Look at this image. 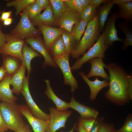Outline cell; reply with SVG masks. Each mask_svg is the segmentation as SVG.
<instances>
[{
    "instance_id": "6da1fadb",
    "label": "cell",
    "mask_w": 132,
    "mask_h": 132,
    "mask_svg": "<svg viewBox=\"0 0 132 132\" xmlns=\"http://www.w3.org/2000/svg\"><path fill=\"white\" fill-rule=\"evenodd\" d=\"M107 66L109 88L105 96L108 100L117 104L125 103L130 99L128 92L129 74L121 66L114 63L111 62Z\"/></svg>"
},
{
    "instance_id": "7a4b0ae2",
    "label": "cell",
    "mask_w": 132,
    "mask_h": 132,
    "mask_svg": "<svg viewBox=\"0 0 132 132\" xmlns=\"http://www.w3.org/2000/svg\"><path fill=\"white\" fill-rule=\"evenodd\" d=\"M100 26L98 14L95 18L88 23L83 36L76 45L71 55L74 59L83 56L95 44L100 34Z\"/></svg>"
},
{
    "instance_id": "3957f363",
    "label": "cell",
    "mask_w": 132,
    "mask_h": 132,
    "mask_svg": "<svg viewBox=\"0 0 132 132\" xmlns=\"http://www.w3.org/2000/svg\"><path fill=\"white\" fill-rule=\"evenodd\" d=\"M0 110L8 129L19 131L25 125L19 105L16 102H0Z\"/></svg>"
},
{
    "instance_id": "277c9868",
    "label": "cell",
    "mask_w": 132,
    "mask_h": 132,
    "mask_svg": "<svg viewBox=\"0 0 132 132\" xmlns=\"http://www.w3.org/2000/svg\"><path fill=\"white\" fill-rule=\"evenodd\" d=\"M40 33V30L34 27L24 9L18 24L9 34H6V42L12 39L37 37Z\"/></svg>"
},
{
    "instance_id": "5b68a950",
    "label": "cell",
    "mask_w": 132,
    "mask_h": 132,
    "mask_svg": "<svg viewBox=\"0 0 132 132\" xmlns=\"http://www.w3.org/2000/svg\"><path fill=\"white\" fill-rule=\"evenodd\" d=\"M105 33L103 30L98 40L94 45L82 56L77 59L73 65L70 67L72 70H78L83 65L91 59L94 57L105 58V52L110 46L104 43Z\"/></svg>"
},
{
    "instance_id": "8992f818",
    "label": "cell",
    "mask_w": 132,
    "mask_h": 132,
    "mask_svg": "<svg viewBox=\"0 0 132 132\" xmlns=\"http://www.w3.org/2000/svg\"><path fill=\"white\" fill-rule=\"evenodd\" d=\"M49 122L45 132H55L65 127L68 118L72 112L70 110H59L53 107H49Z\"/></svg>"
},
{
    "instance_id": "52a82bcc",
    "label": "cell",
    "mask_w": 132,
    "mask_h": 132,
    "mask_svg": "<svg viewBox=\"0 0 132 132\" xmlns=\"http://www.w3.org/2000/svg\"><path fill=\"white\" fill-rule=\"evenodd\" d=\"M70 55L66 54L59 58L53 59L62 72L64 77V84L70 85L71 91L74 92L78 89L79 87L77 81L71 71L69 63Z\"/></svg>"
},
{
    "instance_id": "ba28073f",
    "label": "cell",
    "mask_w": 132,
    "mask_h": 132,
    "mask_svg": "<svg viewBox=\"0 0 132 132\" xmlns=\"http://www.w3.org/2000/svg\"><path fill=\"white\" fill-rule=\"evenodd\" d=\"M28 78L25 76L22 84L21 93L24 97L27 105L32 114L35 117L45 120H48L49 115L42 110L33 100L30 93Z\"/></svg>"
},
{
    "instance_id": "9c48e42d",
    "label": "cell",
    "mask_w": 132,
    "mask_h": 132,
    "mask_svg": "<svg viewBox=\"0 0 132 132\" xmlns=\"http://www.w3.org/2000/svg\"><path fill=\"white\" fill-rule=\"evenodd\" d=\"M25 41L32 49L36 50L44 57V61L43 63V68H44L47 66L55 68L58 67L49 52L46 48L44 43L38 37L26 38Z\"/></svg>"
},
{
    "instance_id": "30bf717a",
    "label": "cell",
    "mask_w": 132,
    "mask_h": 132,
    "mask_svg": "<svg viewBox=\"0 0 132 132\" xmlns=\"http://www.w3.org/2000/svg\"><path fill=\"white\" fill-rule=\"evenodd\" d=\"M118 18L117 13L114 12L107 20L103 29L105 33L104 43L109 46L113 45L116 41H123V40L118 36L117 30L115 25L116 20Z\"/></svg>"
},
{
    "instance_id": "8fae6325",
    "label": "cell",
    "mask_w": 132,
    "mask_h": 132,
    "mask_svg": "<svg viewBox=\"0 0 132 132\" xmlns=\"http://www.w3.org/2000/svg\"><path fill=\"white\" fill-rule=\"evenodd\" d=\"M22 115L27 119L34 132H45L49 122L48 120H45L36 117L31 113L27 105H19Z\"/></svg>"
},
{
    "instance_id": "7c38bea8",
    "label": "cell",
    "mask_w": 132,
    "mask_h": 132,
    "mask_svg": "<svg viewBox=\"0 0 132 132\" xmlns=\"http://www.w3.org/2000/svg\"><path fill=\"white\" fill-rule=\"evenodd\" d=\"M37 26L43 34L45 47L49 52L53 42L65 31L61 28H55L42 24Z\"/></svg>"
},
{
    "instance_id": "4fadbf2b",
    "label": "cell",
    "mask_w": 132,
    "mask_h": 132,
    "mask_svg": "<svg viewBox=\"0 0 132 132\" xmlns=\"http://www.w3.org/2000/svg\"><path fill=\"white\" fill-rule=\"evenodd\" d=\"M25 42L24 39H12L8 41L3 46L0 48V53L16 57L22 61V49Z\"/></svg>"
},
{
    "instance_id": "5bb4252c",
    "label": "cell",
    "mask_w": 132,
    "mask_h": 132,
    "mask_svg": "<svg viewBox=\"0 0 132 132\" xmlns=\"http://www.w3.org/2000/svg\"><path fill=\"white\" fill-rule=\"evenodd\" d=\"M88 62L91 66L89 72L86 75L88 79L93 77L98 76L109 81V76L104 69V67L107 69L108 66L104 63L102 58L94 57L89 60Z\"/></svg>"
},
{
    "instance_id": "9a60e30c",
    "label": "cell",
    "mask_w": 132,
    "mask_h": 132,
    "mask_svg": "<svg viewBox=\"0 0 132 132\" xmlns=\"http://www.w3.org/2000/svg\"><path fill=\"white\" fill-rule=\"evenodd\" d=\"M81 19L80 14L69 10L65 12L58 21L60 28L71 33L73 26L78 24Z\"/></svg>"
},
{
    "instance_id": "2e32d148",
    "label": "cell",
    "mask_w": 132,
    "mask_h": 132,
    "mask_svg": "<svg viewBox=\"0 0 132 132\" xmlns=\"http://www.w3.org/2000/svg\"><path fill=\"white\" fill-rule=\"evenodd\" d=\"M69 108L75 110L80 115L81 119L92 118L96 119L99 114L97 110L81 104L76 101L74 97L73 93L70 101L69 103Z\"/></svg>"
},
{
    "instance_id": "e0dca14e",
    "label": "cell",
    "mask_w": 132,
    "mask_h": 132,
    "mask_svg": "<svg viewBox=\"0 0 132 132\" xmlns=\"http://www.w3.org/2000/svg\"><path fill=\"white\" fill-rule=\"evenodd\" d=\"M79 75L89 86L90 90L89 96L90 100L93 101L96 98L99 91L102 88L109 86V82L106 80H99L98 77L95 78L94 81L90 80L86 77L84 72L80 71Z\"/></svg>"
},
{
    "instance_id": "ac0fdd59",
    "label": "cell",
    "mask_w": 132,
    "mask_h": 132,
    "mask_svg": "<svg viewBox=\"0 0 132 132\" xmlns=\"http://www.w3.org/2000/svg\"><path fill=\"white\" fill-rule=\"evenodd\" d=\"M11 77L7 76L0 82V101L10 103L15 102L18 98L13 95L10 88Z\"/></svg>"
},
{
    "instance_id": "d6986e66",
    "label": "cell",
    "mask_w": 132,
    "mask_h": 132,
    "mask_svg": "<svg viewBox=\"0 0 132 132\" xmlns=\"http://www.w3.org/2000/svg\"><path fill=\"white\" fill-rule=\"evenodd\" d=\"M2 66L5 69L7 76L12 77L20 68L22 61L12 56L4 54H2Z\"/></svg>"
},
{
    "instance_id": "ffe728a7",
    "label": "cell",
    "mask_w": 132,
    "mask_h": 132,
    "mask_svg": "<svg viewBox=\"0 0 132 132\" xmlns=\"http://www.w3.org/2000/svg\"><path fill=\"white\" fill-rule=\"evenodd\" d=\"M34 26L40 24L50 26L55 24L56 21L54 18L51 4L45 9L43 12L40 14L31 21Z\"/></svg>"
},
{
    "instance_id": "44dd1931",
    "label": "cell",
    "mask_w": 132,
    "mask_h": 132,
    "mask_svg": "<svg viewBox=\"0 0 132 132\" xmlns=\"http://www.w3.org/2000/svg\"><path fill=\"white\" fill-rule=\"evenodd\" d=\"M26 69L24 63L22 61L19 69L12 77L10 81V85L13 86L11 90L13 94L19 95L21 93L23 81L25 76Z\"/></svg>"
},
{
    "instance_id": "7402d4cb",
    "label": "cell",
    "mask_w": 132,
    "mask_h": 132,
    "mask_svg": "<svg viewBox=\"0 0 132 132\" xmlns=\"http://www.w3.org/2000/svg\"><path fill=\"white\" fill-rule=\"evenodd\" d=\"M46 88L45 93L49 99H51L55 104L56 109L60 111H66L69 108V103L66 102L58 97L54 92L50 81L44 79Z\"/></svg>"
},
{
    "instance_id": "603a6c76",
    "label": "cell",
    "mask_w": 132,
    "mask_h": 132,
    "mask_svg": "<svg viewBox=\"0 0 132 132\" xmlns=\"http://www.w3.org/2000/svg\"><path fill=\"white\" fill-rule=\"evenodd\" d=\"M23 60L27 71V77L29 79L30 74L32 71L31 65L32 60L36 57H41L42 55L24 43L22 48Z\"/></svg>"
},
{
    "instance_id": "cb8c5ba5",
    "label": "cell",
    "mask_w": 132,
    "mask_h": 132,
    "mask_svg": "<svg viewBox=\"0 0 132 132\" xmlns=\"http://www.w3.org/2000/svg\"><path fill=\"white\" fill-rule=\"evenodd\" d=\"M49 52L53 59L59 58L66 54V47L62 35L53 42Z\"/></svg>"
},
{
    "instance_id": "d4e9b609",
    "label": "cell",
    "mask_w": 132,
    "mask_h": 132,
    "mask_svg": "<svg viewBox=\"0 0 132 132\" xmlns=\"http://www.w3.org/2000/svg\"><path fill=\"white\" fill-rule=\"evenodd\" d=\"M111 0L108 3H103L97 10L100 33L103 31L105 22L114 5Z\"/></svg>"
},
{
    "instance_id": "484cf974",
    "label": "cell",
    "mask_w": 132,
    "mask_h": 132,
    "mask_svg": "<svg viewBox=\"0 0 132 132\" xmlns=\"http://www.w3.org/2000/svg\"><path fill=\"white\" fill-rule=\"evenodd\" d=\"M68 10L79 14L90 3L91 0H63Z\"/></svg>"
},
{
    "instance_id": "4316f807",
    "label": "cell",
    "mask_w": 132,
    "mask_h": 132,
    "mask_svg": "<svg viewBox=\"0 0 132 132\" xmlns=\"http://www.w3.org/2000/svg\"><path fill=\"white\" fill-rule=\"evenodd\" d=\"M119 29L125 35V39L121 47V49L125 51L128 48L129 46H132V31L131 27L126 22L120 23L118 24Z\"/></svg>"
},
{
    "instance_id": "83f0119b",
    "label": "cell",
    "mask_w": 132,
    "mask_h": 132,
    "mask_svg": "<svg viewBox=\"0 0 132 132\" xmlns=\"http://www.w3.org/2000/svg\"><path fill=\"white\" fill-rule=\"evenodd\" d=\"M50 1L52 8L54 18L56 21H58L65 12L69 10L63 0Z\"/></svg>"
},
{
    "instance_id": "f1b7e54d",
    "label": "cell",
    "mask_w": 132,
    "mask_h": 132,
    "mask_svg": "<svg viewBox=\"0 0 132 132\" xmlns=\"http://www.w3.org/2000/svg\"><path fill=\"white\" fill-rule=\"evenodd\" d=\"M118 6L119 9L117 13L119 18H123L127 22H131L132 20V1Z\"/></svg>"
},
{
    "instance_id": "f546056e",
    "label": "cell",
    "mask_w": 132,
    "mask_h": 132,
    "mask_svg": "<svg viewBox=\"0 0 132 132\" xmlns=\"http://www.w3.org/2000/svg\"><path fill=\"white\" fill-rule=\"evenodd\" d=\"M88 23L81 19L78 24L73 26L71 33L75 40L76 45L80 41L82 35L85 32Z\"/></svg>"
},
{
    "instance_id": "4dcf8cb0",
    "label": "cell",
    "mask_w": 132,
    "mask_h": 132,
    "mask_svg": "<svg viewBox=\"0 0 132 132\" xmlns=\"http://www.w3.org/2000/svg\"><path fill=\"white\" fill-rule=\"evenodd\" d=\"M62 35L66 49V53L71 55L76 45L75 40L71 33L65 31Z\"/></svg>"
},
{
    "instance_id": "1f68e13d",
    "label": "cell",
    "mask_w": 132,
    "mask_h": 132,
    "mask_svg": "<svg viewBox=\"0 0 132 132\" xmlns=\"http://www.w3.org/2000/svg\"><path fill=\"white\" fill-rule=\"evenodd\" d=\"M97 14V9L91 4L87 6L80 14L81 18L88 23L93 19Z\"/></svg>"
},
{
    "instance_id": "d6a6232c",
    "label": "cell",
    "mask_w": 132,
    "mask_h": 132,
    "mask_svg": "<svg viewBox=\"0 0 132 132\" xmlns=\"http://www.w3.org/2000/svg\"><path fill=\"white\" fill-rule=\"evenodd\" d=\"M35 1V0H15L7 2L6 5L8 7L13 6L15 8L16 16L28 5Z\"/></svg>"
},
{
    "instance_id": "836d02e7",
    "label": "cell",
    "mask_w": 132,
    "mask_h": 132,
    "mask_svg": "<svg viewBox=\"0 0 132 132\" xmlns=\"http://www.w3.org/2000/svg\"><path fill=\"white\" fill-rule=\"evenodd\" d=\"M30 20L40 14L43 10L35 1L30 4L24 9Z\"/></svg>"
},
{
    "instance_id": "e575fe53",
    "label": "cell",
    "mask_w": 132,
    "mask_h": 132,
    "mask_svg": "<svg viewBox=\"0 0 132 132\" xmlns=\"http://www.w3.org/2000/svg\"><path fill=\"white\" fill-rule=\"evenodd\" d=\"M78 121L88 132H90L96 121L95 119L93 118L81 119L80 117L78 118Z\"/></svg>"
},
{
    "instance_id": "d590c367",
    "label": "cell",
    "mask_w": 132,
    "mask_h": 132,
    "mask_svg": "<svg viewBox=\"0 0 132 132\" xmlns=\"http://www.w3.org/2000/svg\"><path fill=\"white\" fill-rule=\"evenodd\" d=\"M117 131L118 132H132V117H129L123 126Z\"/></svg>"
},
{
    "instance_id": "8d00e7d4",
    "label": "cell",
    "mask_w": 132,
    "mask_h": 132,
    "mask_svg": "<svg viewBox=\"0 0 132 132\" xmlns=\"http://www.w3.org/2000/svg\"><path fill=\"white\" fill-rule=\"evenodd\" d=\"M114 129L113 125L107 123L102 122L97 132H112Z\"/></svg>"
},
{
    "instance_id": "74e56055",
    "label": "cell",
    "mask_w": 132,
    "mask_h": 132,
    "mask_svg": "<svg viewBox=\"0 0 132 132\" xmlns=\"http://www.w3.org/2000/svg\"><path fill=\"white\" fill-rule=\"evenodd\" d=\"M8 130L0 110V131L5 132L7 131Z\"/></svg>"
},
{
    "instance_id": "f35d334b",
    "label": "cell",
    "mask_w": 132,
    "mask_h": 132,
    "mask_svg": "<svg viewBox=\"0 0 132 132\" xmlns=\"http://www.w3.org/2000/svg\"><path fill=\"white\" fill-rule=\"evenodd\" d=\"M111 0H91L90 4L93 5L96 8H99L101 4L108 3Z\"/></svg>"
},
{
    "instance_id": "ab89813d",
    "label": "cell",
    "mask_w": 132,
    "mask_h": 132,
    "mask_svg": "<svg viewBox=\"0 0 132 132\" xmlns=\"http://www.w3.org/2000/svg\"><path fill=\"white\" fill-rule=\"evenodd\" d=\"M128 92L130 99H132V75L129 76V84L128 88Z\"/></svg>"
},
{
    "instance_id": "60d3db41",
    "label": "cell",
    "mask_w": 132,
    "mask_h": 132,
    "mask_svg": "<svg viewBox=\"0 0 132 132\" xmlns=\"http://www.w3.org/2000/svg\"><path fill=\"white\" fill-rule=\"evenodd\" d=\"M36 1L43 10L45 9L50 4L48 0H36Z\"/></svg>"
},
{
    "instance_id": "b9f144b4",
    "label": "cell",
    "mask_w": 132,
    "mask_h": 132,
    "mask_svg": "<svg viewBox=\"0 0 132 132\" xmlns=\"http://www.w3.org/2000/svg\"><path fill=\"white\" fill-rule=\"evenodd\" d=\"M6 34L3 33L1 30L0 31V48L6 44Z\"/></svg>"
},
{
    "instance_id": "7bdbcfd3",
    "label": "cell",
    "mask_w": 132,
    "mask_h": 132,
    "mask_svg": "<svg viewBox=\"0 0 132 132\" xmlns=\"http://www.w3.org/2000/svg\"><path fill=\"white\" fill-rule=\"evenodd\" d=\"M12 12V11H11L8 12H3L0 17V20L2 21H4L5 20L9 18L11 16Z\"/></svg>"
},
{
    "instance_id": "ee69618b",
    "label": "cell",
    "mask_w": 132,
    "mask_h": 132,
    "mask_svg": "<svg viewBox=\"0 0 132 132\" xmlns=\"http://www.w3.org/2000/svg\"><path fill=\"white\" fill-rule=\"evenodd\" d=\"M103 119L104 118L102 117L99 122H98V121H96L90 132H97L100 125Z\"/></svg>"
},
{
    "instance_id": "f6af8a7d",
    "label": "cell",
    "mask_w": 132,
    "mask_h": 132,
    "mask_svg": "<svg viewBox=\"0 0 132 132\" xmlns=\"http://www.w3.org/2000/svg\"><path fill=\"white\" fill-rule=\"evenodd\" d=\"M7 76V75L5 69L2 66L0 67V82Z\"/></svg>"
},
{
    "instance_id": "bcb514c9",
    "label": "cell",
    "mask_w": 132,
    "mask_h": 132,
    "mask_svg": "<svg viewBox=\"0 0 132 132\" xmlns=\"http://www.w3.org/2000/svg\"><path fill=\"white\" fill-rule=\"evenodd\" d=\"M132 1V0H113L111 2L114 4H116L118 5H121Z\"/></svg>"
},
{
    "instance_id": "7dc6e473",
    "label": "cell",
    "mask_w": 132,
    "mask_h": 132,
    "mask_svg": "<svg viewBox=\"0 0 132 132\" xmlns=\"http://www.w3.org/2000/svg\"><path fill=\"white\" fill-rule=\"evenodd\" d=\"M76 130L78 132H88L83 127L81 123L79 122Z\"/></svg>"
},
{
    "instance_id": "c3c4849f",
    "label": "cell",
    "mask_w": 132,
    "mask_h": 132,
    "mask_svg": "<svg viewBox=\"0 0 132 132\" xmlns=\"http://www.w3.org/2000/svg\"><path fill=\"white\" fill-rule=\"evenodd\" d=\"M15 132H32L29 126L25 124L22 128L19 131Z\"/></svg>"
},
{
    "instance_id": "681fc988",
    "label": "cell",
    "mask_w": 132,
    "mask_h": 132,
    "mask_svg": "<svg viewBox=\"0 0 132 132\" xmlns=\"http://www.w3.org/2000/svg\"><path fill=\"white\" fill-rule=\"evenodd\" d=\"M13 19L11 18H8L3 21V24L4 26L8 25L12 22Z\"/></svg>"
},
{
    "instance_id": "f907efd6",
    "label": "cell",
    "mask_w": 132,
    "mask_h": 132,
    "mask_svg": "<svg viewBox=\"0 0 132 132\" xmlns=\"http://www.w3.org/2000/svg\"><path fill=\"white\" fill-rule=\"evenodd\" d=\"M77 124V123H76L74 125V127L69 132H73V131L75 128L76 127Z\"/></svg>"
},
{
    "instance_id": "816d5d0a",
    "label": "cell",
    "mask_w": 132,
    "mask_h": 132,
    "mask_svg": "<svg viewBox=\"0 0 132 132\" xmlns=\"http://www.w3.org/2000/svg\"><path fill=\"white\" fill-rule=\"evenodd\" d=\"M112 132H118L117 130H116L114 129L112 131Z\"/></svg>"
},
{
    "instance_id": "f5cc1de1",
    "label": "cell",
    "mask_w": 132,
    "mask_h": 132,
    "mask_svg": "<svg viewBox=\"0 0 132 132\" xmlns=\"http://www.w3.org/2000/svg\"><path fill=\"white\" fill-rule=\"evenodd\" d=\"M1 30V29H0V31Z\"/></svg>"
},
{
    "instance_id": "db71d44e",
    "label": "cell",
    "mask_w": 132,
    "mask_h": 132,
    "mask_svg": "<svg viewBox=\"0 0 132 132\" xmlns=\"http://www.w3.org/2000/svg\"></svg>"
},
{
    "instance_id": "11a10c76",
    "label": "cell",
    "mask_w": 132,
    "mask_h": 132,
    "mask_svg": "<svg viewBox=\"0 0 132 132\" xmlns=\"http://www.w3.org/2000/svg\"></svg>"
},
{
    "instance_id": "9f6ffc18",
    "label": "cell",
    "mask_w": 132,
    "mask_h": 132,
    "mask_svg": "<svg viewBox=\"0 0 132 132\" xmlns=\"http://www.w3.org/2000/svg\"></svg>"
}]
</instances>
